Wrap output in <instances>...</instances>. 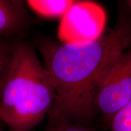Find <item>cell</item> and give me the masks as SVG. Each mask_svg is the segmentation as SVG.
Segmentation results:
<instances>
[{
  "label": "cell",
  "mask_w": 131,
  "mask_h": 131,
  "mask_svg": "<svg viewBox=\"0 0 131 131\" xmlns=\"http://www.w3.org/2000/svg\"><path fill=\"white\" fill-rule=\"evenodd\" d=\"M131 100V47L112 64L98 86L94 104L110 123Z\"/></svg>",
  "instance_id": "cell-3"
},
{
  "label": "cell",
  "mask_w": 131,
  "mask_h": 131,
  "mask_svg": "<svg viewBox=\"0 0 131 131\" xmlns=\"http://www.w3.org/2000/svg\"><path fill=\"white\" fill-rule=\"evenodd\" d=\"M14 46L0 41V99L10 67Z\"/></svg>",
  "instance_id": "cell-8"
},
{
  "label": "cell",
  "mask_w": 131,
  "mask_h": 131,
  "mask_svg": "<svg viewBox=\"0 0 131 131\" xmlns=\"http://www.w3.org/2000/svg\"><path fill=\"white\" fill-rule=\"evenodd\" d=\"M47 114L48 120L45 131H95L94 128L70 122L53 105Z\"/></svg>",
  "instance_id": "cell-7"
},
{
  "label": "cell",
  "mask_w": 131,
  "mask_h": 131,
  "mask_svg": "<svg viewBox=\"0 0 131 131\" xmlns=\"http://www.w3.org/2000/svg\"><path fill=\"white\" fill-rule=\"evenodd\" d=\"M38 47L55 90L52 105L70 122L81 124L96 112L95 98L104 75L131 47V17L120 11L113 29L95 40L62 43L42 39Z\"/></svg>",
  "instance_id": "cell-1"
},
{
  "label": "cell",
  "mask_w": 131,
  "mask_h": 131,
  "mask_svg": "<svg viewBox=\"0 0 131 131\" xmlns=\"http://www.w3.org/2000/svg\"><path fill=\"white\" fill-rule=\"evenodd\" d=\"M27 5L40 15L48 18L63 17L70 9L73 0H29Z\"/></svg>",
  "instance_id": "cell-6"
},
{
  "label": "cell",
  "mask_w": 131,
  "mask_h": 131,
  "mask_svg": "<svg viewBox=\"0 0 131 131\" xmlns=\"http://www.w3.org/2000/svg\"><path fill=\"white\" fill-rule=\"evenodd\" d=\"M27 17L24 2L0 0V36L20 32L25 27Z\"/></svg>",
  "instance_id": "cell-5"
},
{
  "label": "cell",
  "mask_w": 131,
  "mask_h": 131,
  "mask_svg": "<svg viewBox=\"0 0 131 131\" xmlns=\"http://www.w3.org/2000/svg\"><path fill=\"white\" fill-rule=\"evenodd\" d=\"M126 4L127 5V9L131 14V0H128V1H126Z\"/></svg>",
  "instance_id": "cell-10"
},
{
  "label": "cell",
  "mask_w": 131,
  "mask_h": 131,
  "mask_svg": "<svg viewBox=\"0 0 131 131\" xmlns=\"http://www.w3.org/2000/svg\"><path fill=\"white\" fill-rule=\"evenodd\" d=\"M106 21L104 9L95 3L75 1L61 18L58 37L62 43L95 40L103 35Z\"/></svg>",
  "instance_id": "cell-4"
},
{
  "label": "cell",
  "mask_w": 131,
  "mask_h": 131,
  "mask_svg": "<svg viewBox=\"0 0 131 131\" xmlns=\"http://www.w3.org/2000/svg\"><path fill=\"white\" fill-rule=\"evenodd\" d=\"M111 131H131V100L112 118Z\"/></svg>",
  "instance_id": "cell-9"
},
{
  "label": "cell",
  "mask_w": 131,
  "mask_h": 131,
  "mask_svg": "<svg viewBox=\"0 0 131 131\" xmlns=\"http://www.w3.org/2000/svg\"><path fill=\"white\" fill-rule=\"evenodd\" d=\"M55 90L48 72L30 46L14 44L0 99V119L10 131H32L53 104Z\"/></svg>",
  "instance_id": "cell-2"
}]
</instances>
